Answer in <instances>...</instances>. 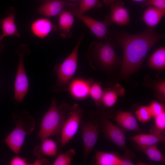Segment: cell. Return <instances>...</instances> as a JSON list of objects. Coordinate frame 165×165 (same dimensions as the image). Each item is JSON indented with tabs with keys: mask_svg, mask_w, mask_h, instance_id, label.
<instances>
[{
	"mask_svg": "<svg viewBox=\"0 0 165 165\" xmlns=\"http://www.w3.org/2000/svg\"><path fill=\"white\" fill-rule=\"evenodd\" d=\"M164 35L156 33L153 28H148L141 33L132 35L121 31L115 36L114 47L122 48L123 54L118 78L127 79L141 68L149 52Z\"/></svg>",
	"mask_w": 165,
	"mask_h": 165,
	"instance_id": "cell-1",
	"label": "cell"
},
{
	"mask_svg": "<svg viewBox=\"0 0 165 165\" xmlns=\"http://www.w3.org/2000/svg\"><path fill=\"white\" fill-rule=\"evenodd\" d=\"M114 47L107 40L106 41L105 43L93 42L86 54V58L92 68L110 73L121 67L122 58L116 54Z\"/></svg>",
	"mask_w": 165,
	"mask_h": 165,
	"instance_id": "cell-2",
	"label": "cell"
},
{
	"mask_svg": "<svg viewBox=\"0 0 165 165\" xmlns=\"http://www.w3.org/2000/svg\"><path fill=\"white\" fill-rule=\"evenodd\" d=\"M12 117L15 127L3 141L13 152L18 155L26 136L33 131L35 122L34 118L25 110L13 112Z\"/></svg>",
	"mask_w": 165,
	"mask_h": 165,
	"instance_id": "cell-3",
	"label": "cell"
},
{
	"mask_svg": "<svg viewBox=\"0 0 165 165\" xmlns=\"http://www.w3.org/2000/svg\"><path fill=\"white\" fill-rule=\"evenodd\" d=\"M55 97L52 100L50 108L43 115L38 134L41 140L50 136L59 135L69 111V105L65 103L58 106Z\"/></svg>",
	"mask_w": 165,
	"mask_h": 165,
	"instance_id": "cell-4",
	"label": "cell"
},
{
	"mask_svg": "<svg viewBox=\"0 0 165 165\" xmlns=\"http://www.w3.org/2000/svg\"><path fill=\"white\" fill-rule=\"evenodd\" d=\"M82 34L78 38L73 50L61 64H56L53 72L57 78V81L51 89L55 92L68 90L70 80L76 71L78 65V55L79 48L83 38Z\"/></svg>",
	"mask_w": 165,
	"mask_h": 165,
	"instance_id": "cell-5",
	"label": "cell"
},
{
	"mask_svg": "<svg viewBox=\"0 0 165 165\" xmlns=\"http://www.w3.org/2000/svg\"><path fill=\"white\" fill-rule=\"evenodd\" d=\"M19 57L18 65L14 84V97L18 102H22L27 94L29 87L28 79L24 64V59L30 54L27 46L22 44L16 50Z\"/></svg>",
	"mask_w": 165,
	"mask_h": 165,
	"instance_id": "cell-6",
	"label": "cell"
},
{
	"mask_svg": "<svg viewBox=\"0 0 165 165\" xmlns=\"http://www.w3.org/2000/svg\"><path fill=\"white\" fill-rule=\"evenodd\" d=\"M65 7L74 16L82 21L98 39L106 41L107 39L109 34L107 27L113 24L108 16L105 17L104 21H101L80 13L78 11L79 5L77 4L67 2Z\"/></svg>",
	"mask_w": 165,
	"mask_h": 165,
	"instance_id": "cell-7",
	"label": "cell"
},
{
	"mask_svg": "<svg viewBox=\"0 0 165 165\" xmlns=\"http://www.w3.org/2000/svg\"><path fill=\"white\" fill-rule=\"evenodd\" d=\"M69 116L65 120L62 126L60 134V146H65L77 133L82 117L83 110L77 104L70 108Z\"/></svg>",
	"mask_w": 165,
	"mask_h": 165,
	"instance_id": "cell-8",
	"label": "cell"
},
{
	"mask_svg": "<svg viewBox=\"0 0 165 165\" xmlns=\"http://www.w3.org/2000/svg\"><path fill=\"white\" fill-rule=\"evenodd\" d=\"M82 138L83 143V155L86 162L98 139L101 122L97 119L81 121Z\"/></svg>",
	"mask_w": 165,
	"mask_h": 165,
	"instance_id": "cell-9",
	"label": "cell"
},
{
	"mask_svg": "<svg viewBox=\"0 0 165 165\" xmlns=\"http://www.w3.org/2000/svg\"><path fill=\"white\" fill-rule=\"evenodd\" d=\"M100 122L105 136L115 145L124 151L127 150L124 130L113 124L105 116L101 118Z\"/></svg>",
	"mask_w": 165,
	"mask_h": 165,
	"instance_id": "cell-10",
	"label": "cell"
},
{
	"mask_svg": "<svg viewBox=\"0 0 165 165\" xmlns=\"http://www.w3.org/2000/svg\"><path fill=\"white\" fill-rule=\"evenodd\" d=\"M109 18L113 23L119 26H126L130 21L128 9L124 7V4L121 0H115L110 5Z\"/></svg>",
	"mask_w": 165,
	"mask_h": 165,
	"instance_id": "cell-11",
	"label": "cell"
},
{
	"mask_svg": "<svg viewBox=\"0 0 165 165\" xmlns=\"http://www.w3.org/2000/svg\"><path fill=\"white\" fill-rule=\"evenodd\" d=\"M94 82L93 79H75L70 82L68 90L72 97L78 100H84L90 96V86Z\"/></svg>",
	"mask_w": 165,
	"mask_h": 165,
	"instance_id": "cell-12",
	"label": "cell"
},
{
	"mask_svg": "<svg viewBox=\"0 0 165 165\" xmlns=\"http://www.w3.org/2000/svg\"><path fill=\"white\" fill-rule=\"evenodd\" d=\"M66 1L46 0L37 9L38 12L44 16L51 17L59 15L63 10Z\"/></svg>",
	"mask_w": 165,
	"mask_h": 165,
	"instance_id": "cell-13",
	"label": "cell"
},
{
	"mask_svg": "<svg viewBox=\"0 0 165 165\" xmlns=\"http://www.w3.org/2000/svg\"><path fill=\"white\" fill-rule=\"evenodd\" d=\"M116 121L120 127L123 130L139 132L141 130L133 114L130 112L123 111L116 116Z\"/></svg>",
	"mask_w": 165,
	"mask_h": 165,
	"instance_id": "cell-14",
	"label": "cell"
},
{
	"mask_svg": "<svg viewBox=\"0 0 165 165\" xmlns=\"http://www.w3.org/2000/svg\"><path fill=\"white\" fill-rule=\"evenodd\" d=\"M74 20V16L68 10H63L59 15L58 29L61 31V38H67L71 37V29Z\"/></svg>",
	"mask_w": 165,
	"mask_h": 165,
	"instance_id": "cell-15",
	"label": "cell"
},
{
	"mask_svg": "<svg viewBox=\"0 0 165 165\" xmlns=\"http://www.w3.org/2000/svg\"><path fill=\"white\" fill-rule=\"evenodd\" d=\"M125 90L120 84H117L112 87H106L103 90L102 104L105 107L110 108L113 107L116 102L118 97H123Z\"/></svg>",
	"mask_w": 165,
	"mask_h": 165,
	"instance_id": "cell-16",
	"label": "cell"
},
{
	"mask_svg": "<svg viewBox=\"0 0 165 165\" xmlns=\"http://www.w3.org/2000/svg\"><path fill=\"white\" fill-rule=\"evenodd\" d=\"M52 23L46 18H40L33 21L31 25L32 34L40 38L46 37L54 28Z\"/></svg>",
	"mask_w": 165,
	"mask_h": 165,
	"instance_id": "cell-17",
	"label": "cell"
},
{
	"mask_svg": "<svg viewBox=\"0 0 165 165\" xmlns=\"http://www.w3.org/2000/svg\"><path fill=\"white\" fill-rule=\"evenodd\" d=\"M165 14V12L153 6H148L143 13L141 20L148 28H154Z\"/></svg>",
	"mask_w": 165,
	"mask_h": 165,
	"instance_id": "cell-18",
	"label": "cell"
},
{
	"mask_svg": "<svg viewBox=\"0 0 165 165\" xmlns=\"http://www.w3.org/2000/svg\"><path fill=\"white\" fill-rule=\"evenodd\" d=\"M130 139L142 147L156 144L159 142H164L165 137L164 133L158 134L150 133L148 134H141L130 137Z\"/></svg>",
	"mask_w": 165,
	"mask_h": 165,
	"instance_id": "cell-19",
	"label": "cell"
},
{
	"mask_svg": "<svg viewBox=\"0 0 165 165\" xmlns=\"http://www.w3.org/2000/svg\"><path fill=\"white\" fill-rule=\"evenodd\" d=\"M16 12L13 8L10 9V12L6 17L0 21L2 31V35L4 37L9 36L20 37L15 22Z\"/></svg>",
	"mask_w": 165,
	"mask_h": 165,
	"instance_id": "cell-20",
	"label": "cell"
},
{
	"mask_svg": "<svg viewBox=\"0 0 165 165\" xmlns=\"http://www.w3.org/2000/svg\"><path fill=\"white\" fill-rule=\"evenodd\" d=\"M148 66L149 68L161 72L165 68V48L160 47L149 58Z\"/></svg>",
	"mask_w": 165,
	"mask_h": 165,
	"instance_id": "cell-21",
	"label": "cell"
},
{
	"mask_svg": "<svg viewBox=\"0 0 165 165\" xmlns=\"http://www.w3.org/2000/svg\"><path fill=\"white\" fill-rule=\"evenodd\" d=\"M95 164L97 165H122L123 158L114 152L97 151Z\"/></svg>",
	"mask_w": 165,
	"mask_h": 165,
	"instance_id": "cell-22",
	"label": "cell"
},
{
	"mask_svg": "<svg viewBox=\"0 0 165 165\" xmlns=\"http://www.w3.org/2000/svg\"><path fill=\"white\" fill-rule=\"evenodd\" d=\"M146 85L151 87L158 99L164 101L165 100V81L163 79L156 78L154 80H147Z\"/></svg>",
	"mask_w": 165,
	"mask_h": 165,
	"instance_id": "cell-23",
	"label": "cell"
},
{
	"mask_svg": "<svg viewBox=\"0 0 165 165\" xmlns=\"http://www.w3.org/2000/svg\"><path fill=\"white\" fill-rule=\"evenodd\" d=\"M138 148L143 152L151 160L157 162L164 163L165 157L158 148L157 145L142 147L138 145Z\"/></svg>",
	"mask_w": 165,
	"mask_h": 165,
	"instance_id": "cell-24",
	"label": "cell"
},
{
	"mask_svg": "<svg viewBox=\"0 0 165 165\" xmlns=\"http://www.w3.org/2000/svg\"><path fill=\"white\" fill-rule=\"evenodd\" d=\"M40 151L43 155L48 156H55L57 153L58 148L57 143L53 140L49 138L42 140Z\"/></svg>",
	"mask_w": 165,
	"mask_h": 165,
	"instance_id": "cell-25",
	"label": "cell"
},
{
	"mask_svg": "<svg viewBox=\"0 0 165 165\" xmlns=\"http://www.w3.org/2000/svg\"><path fill=\"white\" fill-rule=\"evenodd\" d=\"M103 90L101 87V83L94 82L91 84L89 94L98 107L102 105V97Z\"/></svg>",
	"mask_w": 165,
	"mask_h": 165,
	"instance_id": "cell-26",
	"label": "cell"
},
{
	"mask_svg": "<svg viewBox=\"0 0 165 165\" xmlns=\"http://www.w3.org/2000/svg\"><path fill=\"white\" fill-rule=\"evenodd\" d=\"M75 151L71 149L59 155L52 164L53 165H69L71 164Z\"/></svg>",
	"mask_w": 165,
	"mask_h": 165,
	"instance_id": "cell-27",
	"label": "cell"
},
{
	"mask_svg": "<svg viewBox=\"0 0 165 165\" xmlns=\"http://www.w3.org/2000/svg\"><path fill=\"white\" fill-rule=\"evenodd\" d=\"M80 0L78 11L82 14L92 8H98L103 6L102 4L99 0Z\"/></svg>",
	"mask_w": 165,
	"mask_h": 165,
	"instance_id": "cell-28",
	"label": "cell"
},
{
	"mask_svg": "<svg viewBox=\"0 0 165 165\" xmlns=\"http://www.w3.org/2000/svg\"><path fill=\"white\" fill-rule=\"evenodd\" d=\"M135 114L138 120L143 123L148 122L152 117L148 106H141L136 110Z\"/></svg>",
	"mask_w": 165,
	"mask_h": 165,
	"instance_id": "cell-29",
	"label": "cell"
},
{
	"mask_svg": "<svg viewBox=\"0 0 165 165\" xmlns=\"http://www.w3.org/2000/svg\"><path fill=\"white\" fill-rule=\"evenodd\" d=\"M154 117L155 126L150 131L158 133H163L165 129V112Z\"/></svg>",
	"mask_w": 165,
	"mask_h": 165,
	"instance_id": "cell-30",
	"label": "cell"
},
{
	"mask_svg": "<svg viewBox=\"0 0 165 165\" xmlns=\"http://www.w3.org/2000/svg\"><path fill=\"white\" fill-rule=\"evenodd\" d=\"M148 106L152 117H156L165 112L164 105L157 101H152Z\"/></svg>",
	"mask_w": 165,
	"mask_h": 165,
	"instance_id": "cell-31",
	"label": "cell"
},
{
	"mask_svg": "<svg viewBox=\"0 0 165 165\" xmlns=\"http://www.w3.org/2000/svg\"><path fill=\"white\" fill-rule=\"evenodd\" d=\"M151 6L165 12V0H145L141 5V7Z\"/></svg>",
	"mask_w": 165,
	"mask_h": 165,
	"instance_id": "cell-32",
	"label": "cell"
},
{
	"mask_svg": "<svg viewBox=\"0 0 165 165\" xmlns=\"http://www.w3.org/2000/svg\"><path fill=\"white\" fill-rule=\"evenodd\" d=\"M9 164L10 165H30L26 159L22 158L19 156L13 157L10 161Z\"/></svg>",
	"mask_w": 165,
	"mask_h": 165,
	"instance_id": "cell-33",
	"label": "cell"
},
{
	"mask_svg": "<svg viewBox=\"0 0 165 165\" xmlns=\"http://www.w3.org/2000/svg\"><path fill=\"white\" fill-rule=\"evenodd\" d=\"M115 0H103V3L106 6H108L110 5L113 2H114Z\"/></svg>",
	"mask_w": 165,
	"mask_h": 165,
	"instance_id": "cell-34",
	"label": "cell"
},
{
	"mask_svg": "<svg viewBox=\"0 0 165 165\" xmlns=\"http://www.w3.org/2000/svg\"><path fill=\"white\" fill-rule=\"evenodd\" d=\"M132 1L135 2H143L145 0H132Z\"/></svg>",
	"mask_w": 165,
	"mask_h": 165,
	"instance_id": "cell-35",
	"label": "cell"
},
{
	"mask_svg": "<svg viewBox=\"0 0 165 165\" xmlns=\"http://www.w3.org/2000/svg\"><path fill=\"white\" fill-rule=\"evenodd\" d=\"M4 38V37L2 35H0V42Z\"/></svg>",
	"mask_w": 165,
	"mask_h": 165,
	"instance_id": "cell-36",
	"label": "cell"
},
{
	"mask_svg": "<svg viewBox=\"0 0 165 165\" xmlns=\"http://www.w3.org/2000/svg\"><path fill=\"white\" fill-rule=\"evenodd\" d=\"M69 1H75V0H69Z\"/></svg>",
	"mask_w": 165,
	"mask_h": 165,
	"instance_id": "cell-37",
	"label": "cell"
},
{
	"mask_svg": "<svg viewBox=\"0 0 165 165\" xmlns=\"http://www.w3.org/2000/svg\"></svg>",
	"mask_w": 165,
	"mask_h": 165,
	"instance_id": "cell-38",
	"label": "cell"
}]
</instances>
